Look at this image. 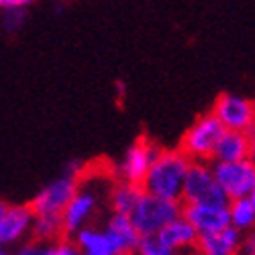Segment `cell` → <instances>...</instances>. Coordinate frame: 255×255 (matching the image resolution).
Returning a JSON list of instances; mask_svg holds the SVG:
<instances>
[{
  "instance_id": "6da1fadb",
  "label": "cell",
  "mask_w": 255,
  "mask_h": 255,
  "mask_svg": "<svg viewBox=\"0 0 255 255\" xmlns=\"http://www.w3.org/2000/svg\"><path fill=\"white\" fill-rule=\"evenodd\" d=\"M192 163L182 149H159L141 186L145 192L167 200H182L188 167Z\"/></svg>"
},
{
  "instance_id": "7a4b0ae2",
  "label": "cell",
  "mask_w": 255,
  "mask_h": 255,
  "mask_svg": "<svg viewBox=\"0 0 255 255\" xmlns=\"http://www.w3.org/2000/svg\"><path fill=\"white\" fill-rule=\"evenodd\" d=\"M104 182V178L100 180H92V178H80L78 182V190L72 196V200L68 202V206L61 212V221H63V235H74L76 231H80L82 227L90 225L96 215L102 208V202H109V194L111 188L106 190L100 188V184Z\"/></svg>"
},
{
  "instance_id": "3957f363",
  "label": "cell",
  "mask_w": 255,
  "mask_h": 255,
  "mask_svg": "<svg viewBox=\"0 0 255 255\" xmlns=\"http://www.w3.org/2000/svg\"><path fill=\"white\" fill-rule=\"evenodd\" d=\"M223 133L225 127L217 115L206 113L190 125V129L182 137L180 149L192 161H212Z\"/></svg>"
},
{
  "instance_id": "277c9868",
  "label": "cell",
  "mask_w": 255,
  "mask_h": 255,
  "mask_svg": "<svg viewBox=\"0 0 255 255\" xmlns=\"http://www.w3.org/2000/svg\"><path fill=\"white\" fill-rule=\"evenodd\" d=\"M82 174H84V169L72 163L66 167V172L59 178H55L53 182L41 188L31 202V208L35 215H61L63 208L68 206V202L76 194Z\"/></svg>"
},
{
  "instance_id": "5b68a950",
  "label": "cell",
  "mask_w": 255,
  "mask_h": 255,
  "mask_svg": "<svg viewBox=\"0 0 255 255\" xmlns=\"http://www.w3.org/2000/svg\"><path fill=\"white\" fill-rule=\"evenodd\" d=\"M180 215H182V206L178 200H167L143 190L137 206L131 212V221L141 235H151V233L163 229L167 223L178 219Z\"/></svg>"
},
{
  "instance_id": "8992f818",
  "label": "cell",
  "mask_w": 255,
  "mask_h": 255,
  "mask_svg": "<svg viewBox=\"0 0 255 255\" xmlns=\"http://www.w3.org/2000/svg\"><path fill=\"white\" fill-rule=\"evenodd\" d=\"M184 202H208V204H229L227 194L219 186L210 161H192L188 167L184 182Z\"/></svg>"
},
{
  "instance_id": "52a82bcc",
  "label": "cell",
  "mask_w": 255,
  "mask_h": 255,
  "mask_svg": "<svg viewBox=\"0 0 255 255\" xmlns=\"http://www.w3.org/2000/svg\"><path fill=\"white\" fill-rule=\"evenodd\" d=\"M212 172L229 200L245 198L255 188V161L251 157L237 161H212Z\"/></svg>"
},
{
  "instance_id": "ba28073f",
  "label": "cell",
  "mask_w": 255,
  "mask_h": 255,
  "mask_svg": "<svg viewBox=\"0 0 255 255\" xmlns=\"http://www.w3.org/2000/svg\"><path fill=\"white\" fill-rule=\"evenodd\" d=\"M212 113L223 123L225 129L249 133L255 127V102L241 94H221Z\"/></svg>"
},
{
  "instance_id": "9c48e42d",
  "label": "cell",
  "mask_w": 255,
  "mask_h": 255,
  "mask_svg": "<svg viewBox=\"0 0 255 255\" xmlns=\"http://www.w3.org/2000/svg\"><path fill=\"white\" fill-rule=\"evenodd\" d=\"M33 221L35 212L31 204H6L4 215L0 217V247L8 251L14 245H23L33 231Z\"/></svg>"
},
{
  "instance_id": "30bf717a",
  "label": "cell",
  "mask_w": 255,
  "mask_h": 255,
  "mask_svg": "<svg viewBox=\"0 0 255 255\" xmlns=\"http://www.w3.org/2000/svg\"><path fill=\"white\" fill-rule=\"evenodd\" d=\"M159 153L157 145L151 143L149 139H137L127 153L123 155V159L119 161L117 165V174L121 180H127V182H133V184H141L143 178L149 172V167L155 159V155Z\"/></svg>"
},
{
  "instance_id": "8fae6325",
  "label": "cell",
  "mask_w": 255,
  "mask_h": 255,
  "mask_svg": "<svg viewBox=\"0 0 255 255\" xmlns=\"http://www.w3.org/2000/svg\"><path fill=\"white\" fill-rule=\"evenodd\" d=\"M182 217L190 221L198 235L219 231L229 223V204H208V202H186L182 206Z\"/></svg>"
},
{
  "instance_id": "7c38bea8",
  "label": "cell",
  "mask_w": 255,
  "mask_h": 255,
  "mask_svg": "<svg viewBox=\"0 0 255 255\" xmlns=\"http://www.w3.org/2000/svg\"><path fill=\"white\" fill-rule=\"evenodd\" d=\"M104 231L109 233V237L117 249V255H129V253H137L139 247V239L141 233L137 231V227L133 225L129 215H123V212H113L106 217L104 221Z\"/></svg>"
},
{
  "instance_id": "4fadbf2b",
  "label": "cell",
  "mask_w": 255,
  "mask_h": 255,
  "mask_svg": "<svg viewBox=\"0 0 255 255\" xmlns=\"http://www.w3.org/2000/svg\"><path fill=\"white\" fill-rule=\"evenodd\" d=\"M157 237L163 243L167 255L196 251V245H198V231L182 215L178 219H174L172 223H167L163 229H159Z\"/></svg>"
},
{
  "instance_id": "5bb4252c",
  "label": "cell",
  "mask_w": 255,
  "mask_h": 255,
  "mask_svg": "<svg viewBox=\"0 0 255 255\" xmlns=\"http://www.w3.org/2000/svg\"><path fill=\"white\" fill-rule=\"evenodd\" d=\"M243 233L233 225H227L219 231H210L198 235L196 251L202 255H235L241 253Z\"/></svg>"
},
{
  "instance_id": "9a60e30c",
  "label": "cell",
  "mask_w": 255,
  "mask_h": 255,
  "mask_svg": "<svg viewBox=\"0 0 255 255\" xmlns=\"http://www.w3.org/2000/svg\"><path fill=\"white\" fill-rule=\"evenodd\" d=\"M74 241L84 255H117V249L109 237V233L104 231V227L96 225H86L80 231L74 233Z\"/></svg>"
},
{
  "instance_id": "2e32d148",
  "label": "cell",
  "mask_w": 255,
  "mask_h": 255,
  "mask_svg": "<svg viewBox=\"0 0 255 255\" xmlns=\"http://www.w3.org/2000/svg\"><path fill=\"white\" fill-rule=\"evenodd\" d=\"M249 157V135L245 131L225 129L212 161H237Z\"/></svg>"
},
{
  "instance_id": "e0dca14e",
  "label": "cell",
  "mask_w": 255,
  "mask_h": 255,
  "mask_svg": "<svg viewBox=\"0 0 255 255\" xmlns=\"http://www.w3.org/2000/svg\"><path fill=\"white\" fill-rule=\"evenodd\" d=\"M141 194H143L141 184H133V182H127V180L119 178V182H115L113 188H111L109 206H111L113 212H123V215L131 217V212L137 206Z\"/></svg>"
},
{
  "instance_id": "ac0fdd59",
  "label": "cell",
  "mask_w": 255,
  "mask_h": 255,
  "mask_svg": "<svg viewBox=\"0 0 255 255\" xmlns=\"http://www.w3.org/2000/svg\"><path fill=\"white\" fill-rule=\"evenodd\" d=\"M229 223L241 233L255 229V206L249 196L229 200Z\"/></svg>"
},
{
  "instance_id": "d6986e66",
  "label": "cell",
  "mask_w": 255,
  "mask_h": 255,
  "mask_svg": "<svg viewBox=\"0 0 255 255\" xmlns=\"http://www.w3.org/2000/svg\"><path fill=\"white\" fill-rule=\"evenodd\" d=\"M63 235L61 215H35L31 237L43 243H51Z\"/></svg>"
},
{
  "instance_id": "ffe728a7",
  "label": "cell",
  "mask_w": 255,
  "mask_h": 255,
  "mask_svg": "<svg viewBox=\"0 0 255 255\" xmlns=\"http://www.w3.org/2000/svg\"><path fill=\"white\" fill-rule=\"evenodd\" d=\"M137 253H141V255H167L163 243L157 237V233H151V235H141Z\"/></svg>"
},
{
  "instance_id": "44dd1931",
  "label": "cell",
  "mask_w": 255,
  "mask_h": 255,
  "mask_svg": "<svg viewBox=\"0 0 255 255\" xmlns=\"http://www.w3.org/2000/svg\"><path fill=\"white\" fill-rule=\"evenodd\" d=\"M4 16H2V27L8 33H16L25 23V8H2Z\"/></svg>"
},
{
  "instance_id": "7402d4cb",
  "label": "cell",
  "mask_w": 255,
  "mask_h": 255,
  "mask_svg": "<svg viewBox=\"0 0 255 255\" xmlns=\"http://www.w3.org/2000/svg\"><path fill=\"white\" fill-rule=\"evenodd\" d=\"M241 253L255 255V229L243 233V243H241Z\"/></svg>"
},
{
  "instance_id": "603a6c76",
  "label": "cell",
  "mask_w": 255,
  "mask_h": 255,
  "mask_svg": "<svg viewBox=\"0 0 255 255\" xmlns=\"http://www.w3.org/2000/svg\"><path fill=\"white\" fill-rule=\"evenodd\" d=\"M35 0H0V8H27Z\"/></svg>"
},
{
  "instance_id": "cb8c5ba5",
  "label": "cell",
  "mask_w": 255,
  "mask_h": 255,
  "mask_svg": "<svg viewBox=\"0 0 255 255\" xmlns=\"http://www.w3.org/2000/svg\"><path fill=\"white\" fill-rule=\"evenodd\" d=\"M249 135V157L255 161V127L247 133Z\"/></svg>"
},
{
  "instance_id": "d4e9b609",
  "label": "cell",
  "mask_w": 255,
  "mask_h": 255,
  "mask_svg": "<svg viewBox=\"0 0 255 255\" xmlns=\"http://www.w3.org/2000/svg\"><path fill=\"white\" fill-rule=\"evenodd\" d=\"M249 200H251V202H253V206H255V188L251 190V194H249Z\"/></svg>"
},
{
  "instance_id": "484cf974",
  "label": "cell",
  "mask_w": 255,
  "mask_h": 255,
  "mask_svg": "<svg viewBox=\"0 0 255 255\" xmlns=\"http://www.w3.org/2000/svg\"><path fill=\"white\" fill-rule=\"evenodd\" d=\"M4 210H6V204H4V202H0V217L4 215Z\"/></svg>"
}]
</instances>
